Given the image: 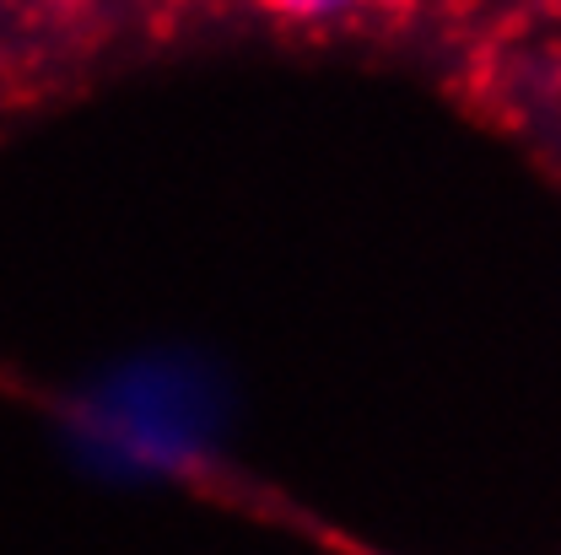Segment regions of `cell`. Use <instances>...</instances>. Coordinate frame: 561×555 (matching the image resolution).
Returning a JSON list of instances; mask_svg holds the SVG:
<instances>
[{"instance_id":"cell-1","label":"cell","mask_w":561,"mask_h":555,"mask_svg":"<svg viewBox=\"0 0 561 555\" xmlns=\"http://www.w3.org/2000/svg\"><path fill=\"white\" fill-rule=\"evenodd\" d=\"M221 420V378L184 350H151L98 378L70 405V442L98 475L162 481L216 453Z\"/></svg>"},{"instance_id":"cell-2","label":"cell","mask_w":561,"mask_h":555,"mask_svg":"<svg viewBox=\"0 0 561 555\" xmlns=\"http://www.w3.org/2000/svg\"><path fill=\"white\" fill-rule=\"evenodd\" d=\"M280 16H291V22H330V16H341L351 5H362V0H271Z\"/></svg>"}]
</instances>
